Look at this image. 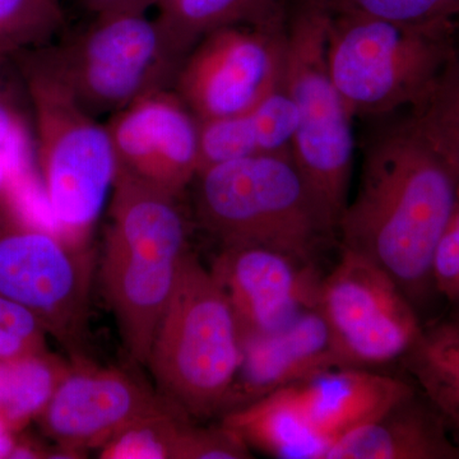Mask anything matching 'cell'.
<instances>
[{"mask_svg":"<svg viewBox=\"0 0 459 459\" xmlns=\"http://www.w3.org/2000/svg\"><path fill=\"white\" fill-rule=\"evenodd\" d=\"M459 178L411 128L383 133L338 220L341 247L377 263L413 307L434 291L433 256L457 201Z\"/></svg>","mask_w":459,"mask_h":459,"instance_id":"obj_1","label":"cell"},{"mask_svg":"<svg viewBox=\"0 0 459 459\" xmlns=\"http://www.w3.org/2000/svg\"><path fill=\"white\" fill-rule=\"evenodd\" d=\"M180 195L119 168L102 255V290L134 364L147 365L160 322L189 255Z\"/></svg>","mask_w":459,"mask_h":459,"instance_id":"obj_2","label":"cell"},{"mask_svg":"<svg viewBox=\"0 0 459 459\" xmlns=\"http://www.w3.org/2000/svg\"><path fill=\"white\" fill-rule=\"evenodd\" d=\"M195 181L198 221L221 247H268L318 262L338 237L336 219L305 180L292 152L210 166Z\"/></svg>","mask_w":459,"mask_h":459,"instance_id":"obj_3","label":"cell"},{"mask_svg":"<svg viewBox=\"0 0 459 459\" xmlns=\"http://www.w3.org/2000/svg\"><path fill=\"white\" fill-rule=\"evenodd\" d=\"M14 57L32 105L39 175L56 231L87 246L117 179L113 141L36 49Z\"/></svg>","mask_w":459,"mask_h":459,"instance_id":"obj_4","label":"cell"},{"mask_svg":"<svg viewBox=\"0 0 459 459\" xmlns=\"http://www.w3.org/2000/svg\"><path fill=\"white\" fill-rule=\"evenodd\" d=\"M457 23L410 25L329 11V74L351 117L415 108L458 50Z\"/></svg>","mask_w":459,"mask_h":459,"instance_id":"obj_5","label":"cell"},{"mask_svg":"<svg viewBox=\"0 0 459 459\" xmlns=\"http://www.w3.org/2000/svg\"><path fill=\"white\" fill-rule=\"evenodd\" d=\"M240 360L234 310L189 253L148 356L157 392L189 418H211L223 412Z\"/></svg>","mask_w":459,"mask_h":459,"instance_id":"obj_6","label":"cell"},{"mask_svg":"<svg viewBox=\"0 0 459 459\" xmlns=\"http://www.w3.org/2000/svg\"><path fill=\"white\" fill-rule=\"evenodd\" d=\"M329 11L307 0L286 26L283 90L298 110L292 157L337 225L349 202L353 161L351 114L329 74Z\"/></svg>","mask_w":459,"mask_h":459,"instance_id":"obj_7","label":"cell"},{"mask_svg":"<svg viewBox=\"0 0 459 459\" xmlns=\"http://www.w3.org/2000/svg\"><path fill=\"white\" fill-rule=\"evenodd\" d=\"M36 51L95 117L168 90L186 59L157 18L146 13L98 14L72 40Z\"/></svg>","mask_w":459,"mask_h":459,"instance_id":"obj_8","label":"cell"},{"mask_svg":"<svg viewBox=\"0 0 459 459\" xmlns=\"http://www.w3.org/2000/svg\"><path fill=\"white\" fill-rule=\"evenodd\" d=\"M93 256L0 201V295L35 314L72 358H83Z\"/></svg>","mask_w":459,"mask_h":459,"instance_id":"obj_9","label":"cell"},{"mask_svg":"<svg viewBox=\"0 0 459 459\" xmlns=\"http://www.w3.org/2000/svg\"><path fill=\"white\" fill-rule=\"evenodd\" d=\"M316 307L343 367L377 369L400 361L422 328L391 274L343 247L336 265L323 276Z\"/></svg>","mask_w":459,"mask_h":459,"instance_id":"obj_10","label":"cell"},{"mask_svg":"<svg viewBox=\"0 0 459 459\" xmlns=\"http://www.w3.org/2000/svg\"><path fill=\"white\" fill-rule=\"evenodd\" d=\"M286 27L276 17L208 33L178 72L177 93L198 120L246 113L282 87Z\"/></svg>","mask_w":459,"mask_h":459,"instance_id":"obj_11","label":"cell"},{"mask_svg":"<svg viewBox=\"0 0 459 459\" xmlns=\"http://www.w3.org/2000/svg\"><path fill=\"white\" fill-rule=\"evenodd\" d=\"M171 409L179 407L129 374L75 358L38 421L71 457L102 448L134 422Z\"/></svg>","mask_w":459,"mask_h":459,"instance_id":"obj_12","label":"cell"},{"mask_svg":"<svg viewBox=\"0 0 459 459\" xmlns=\"http://www.w3.org/2000/svg\"><path fill=\"white\" fill-rule=\"evenodd\" d=\"M211 273L228 298L241 340L282 328L318 307L323 276L316 262L261 246H226Z\"/></svg>","mask_w":459,"mask_h":459,"instance_id":"obj_13","label":"cell"},{"mask_svg":"<svg viewBox=\"0 0 459 459\" xmlns=\"http://www.w3.org/2000/svg\"><path fill=\"white\" fill-rule=\"evenodd\" d=\"M119 166L181 195L199 171V123L177 92L157 91L107 124Z\"/></svg>","mask_w":459,"mask_h":459,"instance_id":"obj_14","label":"cell"},{"mask_svg":"<svg viewBox=\"0 0 459 459\" xmlns=\"http://www.w3.org/2000/svg\"><path fill=\"white\" fill-rule=\"evenodd\" d=\"M343 367L318 307L282 328L241 340V360L222 416L320 371Z\"/></svg>","mask_w":459,"mask_h":459,"instance_id":"obj_15","label":"cell"},{"mask_svg":"<svg viewBox=\"0 0 459 459\" xmlns=\"http://www.w3.org/2000/svg\"><path fill=\"white\" fill-rule=\"evenodd\" d=\"M289 388L314 430L333 446L412 394L416 386L367 368L336 367Z\"/></svg>","mask_w":459,"mask_h":459,"instance_id":"obj_16","label":"cell"},{"mask_svg":"<svg viewBox=\"0 0 459 459\" xmlns=\"http://www.w3.org/2000/svg\"><path fill=\"white\" fill-rule=\"evenodd\" d=\"M325 459H459V444L418 388L350 431Z\"/></svg>","mask_w":459,"mask_h":459,"instance_id":"obj_17","label":"cell"},{"mask_svg":"<svg viewBox=\"0 0 459 459\" xmlns=\"http://www.w3.org/2000/svg\"><path fill=\"white\" fill-rule=\"evenodd\" d=\"M198 123L201 171L232 160L292 152L298 110L281 87L246 113Z\"/></svg>","mask_w":459,"mask_h":459,"instance_id":"obj_18","label":"cell"},{"mask_svg":"<svg viewBox=\"0 0 459 459\" xmlns=\"http://www.w3.org/2000/svg\"><path fill=\"white\" fill-rule=\"evenodd\" d=\"M247 446L280 459H325L332 444L305 419L289 386L222 416Z\"/></svg>","mask_w":459,"mask_h":459,"instance_id":"obj_19","label":"cell"},{"mask_svg":"<svg viewBox=\"0 0 459 459\" xmlns=\"http://www.w3.org/2000/svg\"><path fill=\"white\" fill-rule=\"evenodd\" d=\"M400 361L459 444V313L422 327Z\"/></svg>","mask_w":459,"mask_h":459,"instance_id":"obj_20","label":"cell"},{"mask_svg":"<svg viewBox=\"0 0 459 459\" xmlns=\"http://www.w3.org/2000/svg\"><path fill=\"white\" fill-rule=\"evenodd\" d=\"M68 369L49 351L0 361V421L17 434L40 418Z\"/></svg>","mask_w":459,"mask_h":459,"instance_id":"obj_21","label":"cell"},{"mask_svg":"<svg viewBox=\"0 0 459 459\" xmlns=\"http://www.w3.org/2000/svg\"><path fill=\"white\" fill-rule=\"evenodd\" d=\"M156 7L157 21L186 56L208 33L271 16L265 0H157Z\"/></svg>","mask_w":459,"mask_h":459,"instance_id":"obj_22","label":"cell"},{"mask_svg":"<svg viewBox=\"0 0 459 459\" xmlns=\"http://www.w3.org/2000/svg\"><path fill=\"white\" fill-rule=\"evenodd\" d=\"M413 108L409 120L416 134L459 178V51H455L433 89Z\"/></svg>","mask_w":459,"mask_h":459,"instance_id":"obj_23","label":"cell"},{"mask_svg":"<svg viewBox=\"0 0 459 459\" xmlns=\"http://www.w3.org/2000/svg\"><path fill=\"white\" fill-rule=\"evenodd\" d=\"M190 418L179 409L147 416L100 448L105 459H177L181 431Z\"/></svg>","mask_w":459,"mask_h":459,"instance_id":"obj_24","label":"cell"},{"mask_svg":"<svg viewBox=\"0 0 459 459\" xmlns=\"http://www.w3.org/2000/svg\"><path fill=\"white\" fill-rule=\"evenodd\" d=\"M62 25L59 0H0V57L40 48Z\"/></svg>","mask_w":459,"mask_h":459,"instance_id":"obj_25","label":"cell"},{"mask_svg":"<svg viewBox=\"0 0 459 459\" xmlns=\"http://www.w3.org/2000/svg\"><path fill=\"white\" fill-rule=\"evenodd\" d=\"M331 12H351L394 22H458L459 0H316Z\"/></svg>","mask_w":459,"mask_h":459,"instance_id":"obj_26","label":"cell"},{"mask_svg":"<svg viewBox=\"0 0 459 459\" xmlns=\"http://www.w3.org/2000/svg\"><path fill=\"white\" fill-rule=\"evenodd\" d=\"M47 336L35 314L0 295V361L48 351Z\"/></svg>","mask_w":459,"mask_h":459,"instance_id":"obj_27","label":"cell"},{"mask_svg":"<svg viewBox=\"0 0 459 459\" xmlns=\"http://www.w3.org/2000/svg\"><path fill=\"white\" fill-rule=\"evenodd\" d=\"M253 458L246 440L228 425L199 428L192 422L181 431L177 459Z\"/></svg>","mask_w":459,"mask_h":459,"instance_id":"obj_28","label":"cell"},{"mask_svg":"<svg viewBox=\"0 0 459 459\" xmlns=\"http://www.w3.org/2000/svg\"><path fill=\"white\" fill-rule=\"evenodd\" d=\"M434 291L459 307V188L457 201L433 256Z\"/></svg>","mask_w":459,"mask_h":459,"instance_id":"obj_29","label":"cell"},{"mask_svg":"<svg viewBox=\"0 0 459 459\" xmlns=\"http://www.w3.org/2000/svg\"><path fill=\"white\" fill-rule=\"evenodd\" d=\"M0 152L33 155L29 119L13 87L0 75Z\"/></svg>","mask_w":459,"mask_h":459,"instance_id":"obj_30","label":"cell"},{"mask_svg":"<svg viewBox=\"0 0 459 459\" xmlns=\"http://www.w3.org/2000/svg\"><path fill=\"white\" fill-rule=\"evenodd\" d=\"M84 4L98 14L147 13L156 7L157 0H83Z\"/></svg>","mask_w":459,"mask_h":459,"instance_id":"obj_31","label":"cell"},{"mask_svg":"<svg viewBox=\"0 0 459 459\" xmlns=\"http://www.w3.org/2000/svg\"><path fill=\"white\" fill-rule=\"evenodd\" d=\"M33 164V155H8L0 152V201L7 197L18 172Z\"/></svg>","mask_w":459,"mask_h":459,"instance_id":"obj_32","label":"cell"},{"mask_svg":"<svg viewBox=\"0 0 459 459\" xmlns=\"http://www.w3.org/2000/svg\"><path fill=\"white\" fill-rule=\"evenodd\" d=\"M17 434L0 421V458H11L17 444Z\"/></svg>","mask_w":459,"mask_h":459,"instance_id":"obj_33","label":"cell"},{"mask_svg":"<svg viewBox=\"0 0 459 459\" xmlns=\"http://www.w3.org/2000/svg\"><path fill=\"white\" fill-rule=\"evenodd\" d=\"M459 23V22H458ZM459 27V26H458Z\"/></svg>","mask_w":459,"mask_h":459,"instance_id":"obj_34","label":"cell"}]
</instances>
